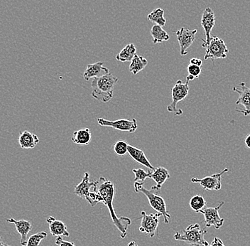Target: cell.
<instances>
[{
    "label": "cell",
    "mask_w": 250,
    "mask_h": 246,
    "mask_svg": "<svg viewBox=\"0 0 250 246\" xmlns=\"http://www.w3.org/2000/svg\"><path fill=\"white\" fill-rule=\"evenodd\" d=\"M8 223L13 224L15 225L16 229L21 236L20 244L22 246H26L28 241V234L32 229V225L31 222L26 220H16L14 218H9L6 219Z\"/></svg>",
    "instance_id": "cell-14"
},
{
    "label": "cell",
    "mask_w": 250,
    "mask_h": 246,
    "mask_svg": "<svg viewBox=\"0 0 250 246\" xmlns=\"http://www.w3.org/2000/svg\"><path fill=\"white\" fill-rule=\"evenodd\" d=\"M134 187L135 192H142V194L146 196L148 203L153 209L155 210L156 211L163 216L164 223H169V219H171V216L167 211V204H166V201L163 197L153 192L152 190H148L146 188L144 187L143 182L134 181Z\"/></svg>",
    "instance_id": "cell-4"
},
{
    "label": "cell",
    "mask_w": 250,
    "mask_h": 246,
    "mask_svg": "<svg viewBox=\"0 0 250 246\" xmlns=\"http://www.w3.org/2000/svg\"><path fill=\"white\" fill-rule=\"evenodd\" d=\"M240 88L233 87L232 90L238 93V99L236 101V105H241L244 109H236L237 112H241L245 116L250 115V88L246 86L245 82L240 83Z\"/></svg>",
    "instance_id": "cell-12"
},
{
    "label": "cell",
    "mask_w": 250,
    "mask_h": 246,
    "mask_svg": "<svg viewBox=\"0 0 250 246\" xmlns=\"http://www.w3.org/2000/svg\"><path fill=\"white\" fill-rule=\"evenodd\" d=\"M95 184L96 181H90V175L88 172H85L81 182L75 187L74 194L80 198L85 200L86 196L89 192H91L90 190L95 186Z\"/></svg>",
    "instance_id": "cell-18"
},
{
    "label": "cell",
    "mask_w": 250,
    "mask_h": 246,
    "mask_svg": "<svg viewBox=\"0 0 250 246\" xmlns=\"http://www.w3.org/2000/svg\"><path fill=\"white\" fill-rule=\"evenodd\" d=\"M187 71L188 75L187 80V81H193L195 78H199L201 71H202V68H201V67H198V66L190 64L188 66Z\"/></svg>",
    "instance_id": "cell-28"
},
{
    "label": "cell",
    "mask_w": 250,
    "mask_h": 246,
    "mask_svg": "<svg viewBox=\"0 0 250 246\" xmlns=\"http://www.w3.org/2000/svg\"><path fill=\"white\" fill-rule=\"evenodd\" d=\"M132 172L134 174V176H135L134 181H140V182H144L146 179L150 178L151 173H152L150 171L146 172V171L141 168L133 169Z\"/></svg>",
    "instance_id": "cell-29"
},
{
    "label": "cell",
    "mask_w": 250,
    "mask_h": 246,
    "mask_svg": "<svg viewBox=\"0 0 250 246\" xmlns=\"http://www.w3.org/2000/svg\"><path fill=\"white\" fill-rule=\"evenodd\" d=\"M147 19L148 21L162 27L167 23V20L164 17V11L162 8L154 9L151 13L148 14Z\"/></svg>",
    "instance_id": "cell-25"
},
{
    "label": "cell",
    "mask_w": 250,
    "mask_h": 246,
    "mask_svg": "<svg viewBox=\"0 0 250 246\" xmlns=\"http://www.w3.org/2000/svg\"><path fill=\"white\" fill-rule=\"evenodd\" d=\"M109 73L108 68L104 67L103 62H99L87 66L83 73V78L85 81H88L91 78H100Z\"/></svg>",
    "instance_id": "cell-16"
},
{
    "label": "cell",
    "mask_w": 250,
    "mask_h": 246,
    "mask_svg": "<svg viewBox=\"0 0 250 246\" xmlns=\"http://www.w3.org/2000/svg\"><path fill=\"white\" fill-rule=\"evenodd\" d=\"M118 80V78L110 73L100 78H93L91 84L93 88L92 96L103 103H107L113 97L114 87Z\"/></svg>",
    "instance_id": "cell-2"
},
{
    "label": "cell",
    "mask_w": 250,
    "mask_h": 246,
    "mask_svg": "<svg viewBox=\"0 0 250 246\" xmlns=\"http://www.w3.org/2000/svg\"><path fill=\"white\" fill-rule=\"evenodd\" d=\"M206 201L201 195L193 196L189 202L190 208L197 214H200V212L206 208Z\"/></svg>",
    "instance_id": "cell-26"
},
{
    "label": "cell",
    "mask_w": 250,
    "mask_h": 246,
    "mask_svg": "<svg viewBox=\"0 0 250 246\" xmlns=\"http://www.w3.org/2000/svg\"><path fill=\"white\" fill-rule=\"evenodd\" d=\"M47 223L49 226L50 232L54 237H69L70 233L68 232V227L63 222L57 220L53 216H48L46 219Z\"/></svg>",
    "instance_id": "cell-15"
},
{
    "label": "cell",
    "mask_w": 250,
    "mask_h": 246,
    "mask_svg": "<svg viewBox=\"0 0 250 246\" xmlns=\"http://www.w3.org/2000/svg\"><path fill=\"white\" fill-rule=\"evenodd\" d=\"M207 233L206 228H201L199 224L195 223L189 225L183 233L176 232L174 239L192 246H208V242L204 239Z\"/></svg>",
    "instance_id": "cell-3"
},
{
    "label": "cell",
    "mask_w": 250,
    "mask_h": 246,
    "mask_svg": "<svg viewBox=\"0 0 250 246\" xmlns=\"http://www.w3.org/2000/svg\"><path fill=\"white\" fill-rule=\"evenodd\" d=\"M48 236L46 232H39L35 234L31 235L28 239L26 246H40L41 243Z\"/></svg>",
    "instance_id": "cell-27"
},
{
    "label": "cell",
    "mask_w": 250,
    "mask_h": 246,
    "mask_svg": "<svg viewBox=\"0 0 250 246\" xmlns=\"http://www.w3.org/2000/svg\"><path fill=\"white\" fill-rule=\"evenodd\" d=\"M201 25L204 29L206 39H202V45H208L211 39V31L213 29L215 24V16L213 10L210 7H207L205 9L201 18Z\"/></svg>",
    "instance_id": "cell-13"
},
{
    "label": "cell",
    "mask_w": 250,
    "mask_h": 246,
    "mask_svg": "<svg viewBox=\"0 0 250 246\" xmlns=\"http://www.w3.org/2000/svg\"><path fill=\"white\" fill-rule=\"evenodd\" d=\"M85 200L90 203L91 206H95L98 203L103 202V198L101 196L95 191L89 192L86 196Z\"/></svg>",
    "instance_id": "cell-31"
},
{
    "label": "cell",
    "mask_w": 250,
    "mask_h": 246,
    "mask_svg": "<svg viewBox=\"0 0 250 246\" xmlns=\"http://www.w3.org/2000/svg\"><path fill=\"white\" fill-rule=\"evenodd\" d=\"M56 244L59 246H76L74 243L71 241H67L62 239V236L56 237Z\"/></svg>",
    "instance_id": "cell-32"
},
{
    "label": "cell",
    "mask_w": 250,
    "mask_h": 246,
    "mask_svg": "<svg viewBox=\"0 0 250 246\" xmlns=\"http://www.w3.org/2000/svg\"><path fill=\"white\" fill-rule=\"evenodd\" d=\"M142 220L140 227L141 233H145L147 234L150 238L154 237L156 232L157 231L159 224V218L162 214H147L145 211L141 212Z\"/></svg>",
    "instance_id": "cell-8"
},
{
    "label": "cell",
    "mask_w": 250,
    "mask_h": 246,
    "mask_svg": "<svg viewBox=\"0 0 250 246\" xmlns=\"http://www.w3.org/2000/svg\"><path fill=\"white\" fill-rule=\"evenodd\" d=\"M208 246H226L223 244V241L221 239H218V238H214L213 241H212L210 244H209Z\"/></svg>",
    "instance_id": "cell-33"
},
{
    "label": "cell",
    "mask_w": 250,
    "mask_h": 246,
    "mask_svg": "<svg viewBox=\"0 0 250 246\" xmlns=\"http://www.w3.org/2000/svg\"><path fill=\"white\" fill-rule=\"evenodd\" d=\"M127 246H138V245H137L135 241H131L130 243H129Z\"/></svg>",
    "instance_id": "cell-37"
},
{
    "label": "cell",
    "mask_w": 250,
    "mask_h": 246,
    "mask_svg": "<svg viewBox=\"0 0 250 246\" xmlns=\"http://www.w3.org/2000/svg\"><path fill=\"white\" fill-rule=\"evenodd\" d=\"M137 52V48L133 44H129L116 56V59L120 62H132Z\"/></svg>",
    "instance_id": "cell-22"
},
{
    "label": "cell",
    "mask_w": 250,
    "mask_h": 246,
    "mask_svg": "<svg viewBox=\"0 0 250 246\" xmlns=\"http://www.w3.org/2000/svg\"><path fill=\"white\" fill-rule=\"evenodd\" d=\"M245 143L248 148L250 149V134H248L245 139Z\"/></svg>",
    "instance_id": "cell-35"
},
{
    "label": "cell",
    "mask_w": 250,
    "mask_h": 246,
    "mask_svg": "<svg viewBox=\"0 0 250 246\" xmlns=\"http://www.w3.org/2000/svg\"><path fill=\"white\" fill-rule=\"evenodd\" d=\"M196 34V29L190 30L186 27H181L179 30L176 31V37L181 48L180 52L181 56H186L188 54V49L194 42Z\"/></svg>",
    "instance_id": "cell-11"
},
{
    "label": "cell",
    "mask_w": 250,
    "mask_h": 246,
    "mask_svg": "<svg viewBox=\"0 0 250 246\" xmlns=\"http://www.w3.org/2000/svg\"><path fill=\"white\" fill-rule=\"evenodd\" d=\"M202 47L206 48L205 60L226 59L229 52V49L223 39L215 36L211 37L210 42L208 45H202Z\"/></svg>",
    "instance_id": "cell-6"
},
{
    "label": "cell",
    "mask_w": 250,
    "mask_h": 246,
    "mask_svg": "<svg viewBox=\"0 0 250 246\" xmlns=\"http://www.w3.org/2000/svg\"><path fill=\"white\" fill-rule=\"evenodd\" d=\"M128 154L129 156L136 161L139 164L145 166L146 168L149 169L150 170H154L155 168L151 165V163L148 161V158L146 157V155L140 149L129 145L128 147Z\"/></svg>",
    "instance_id": "cell-20"
},
{
    "label": "cell",
    "mask_w": 250,
    "mask_h": 246,
    "mask_svg": "<svg viewBox=\"0 0 250 246\" xmlns=\"http://www.w3.org/2000/svg\"><path fill=\"white\" fill-rule=\"evenodd\" d=\"M171 175H170L168 169L164 168L163 167H157L154 170H153L151 173V177L150 179L154 180L155 181L156 185L151 187V190L158 191L161 190L162 186L168 179H170Z\"/></svg>",
    "instance_id": "cell-17"
},
{
    "label": "cell",
    "mask_w": 250,
    "mask_h": 246,
    "mask_svg": "<svg viewBox=\"0 0 250 246\" xmlns=\"http://www.w3.org/2000/svg\"><path fill=\"white\" fill-rule=\"evenodd\" d=\"M128 147L129 145L125 140H118L114 145V152L119 156H124L128 153Z\"/></svg>",
    "instance_id": "cell-30"
},
{
    "label": "cell",
    "mask_w": 250,
    "mask_h": 246,
    "mask_svg": "<svg viewBox=\"0 0 250 246\" xmlns=\"http://www.w3.org/2000/svg\"><path fill=\"white\" fill-rule=\"evenodd\" d=\"M91 139V131L87 128L74 132L71 137L72 142L78 145H88Z\"/></svg>",
    "instance_id": "cell-21"
},
{
    "label": "cell",
    "mask_w": 250,
    "mask_h": 246,
    "mask_svg": "<svg viewBox=\"0 0 250 246\" xmlns=\"http://www.w3.org/2000/svg\"><path fill=\"white\" fill-rule=\"evenodd\" d=\"M150 33H151V37L153 38V43L154 45L169 40L170 37L168 33L164 30L162 26H159V25H154L151 28Z\"/></svg>",
    "instance_id": "cell-23"
},
{
    "label": "cell",
    "mask_w": 250,
    "mask_h": 246,
    "mask_svg": "<svg viewBox=\"0 0 250 246\" xmlns=\"http://www.w3.org/2000/svg\"><path fill=\"white\" fill-rule=\"evenodd\" d=\"M190 64H193V65L198 66V67H201L203 64V62L201 59H198V58H193L190 59Z\"/></svg>",
    "instance_id": "cell-34"
},
{
    "label": "cell",
    "mask_w": 250,
    "mask_h": 246,
    "mask_svg": "<svg viewBox=\"0 0 250 246\" xmlns=\"http://www.w3.org/2000/svg\"><path fill=\"white\" fill-rule=\"evenodd\" d=\"M229 169L226 168L223 169L220 173L214 174L211 176H208L202 179H198L197 177H193L191 181L195 184H199L204 190L207 191H219L222 188V176Z\"/></svg>",
    "instance_id": "cell-9"
},
{
    "label": "cell",
    "mask_w": 250,
    "mask_h": 246,
    "mask_svg": "<svg viewBox=\"0 0 250 246\" xmlns=\"http://www.w3.org/2000/svg\"><path fill=\"white\" fill-rule=\"evenodd\" d=\"M40 142L38 136L30 132L24 131L20 132L19 136V144L22 149L34 148Z\"/></svg>",
    "instance_id": "cell-19"
},
{
    "label": "cell",
    "mask_w": 250,
    "mask_h": 246,
    "mask_svg": "<svg viewBox=\"0 0 250 246\" xmlns=\"http://www.w3.org/2000/svg\"><path fill=\"white\" fill-rule=\"evenodd\" d=\"M148 65V61L143 56L136 54L129 65V71L134 75L138 74Z\"/></svg>",
    "instance_id": "cell-24"
},
{
    "label": "cell",
    "mask_w": 250,
    "mask_h": 246,
    "mask_svg": "<svg viewBox=\"0 0 250 246\" xmlns=\"http://www.w3.org/2000/svg\"><path fill=\"white\" fill-rule=\"evenodd\" d=\"M0 246H10L8 245L7 243L4 241L2 237H1V240H0Z\"/></svg>",
    "instance_id": "cell-36"
},
{
    "label": "cell",
    "mask_w": 250,
    "mask_h": 246,
    "mask_svg": "<svg viewBox=\"0 0 250 246\" xmlns=\"http://www.w3.org/2000/svg\"><path fill=\"white\" fill-rule=\"evenodd\" d=\"M225 202L222 201L216 207L205 208L200 212L204 216V223L206 227L213 226L215 229H220L223 224L225 219L220 217L219 210L224 205Z\"/></svg>",
    "instance_id": "cell-10"
},
{
    "label": "cell",
    "mask_w": 250,
    "mask_h": 246,
    "mask_svg": "<svg viewBox=\"0 0 250 246\" xmlns=\"http://www.w3.org/2000/svg\"><path fill=\"white\" fill-rule=\"evenodd\" d=\"M93 191H95L101 196L103 198V203L108 208L112 223L121 233L122 239H125L127 234V230L129 225L132 224V221L127 217H118L115 212L113 206L114 199L115 196V185L112 181L104 178L100 177L99 179L96 181V184L93 188Z\"/></svg>",
    "instance_id": "cell-1"
},
{
    "label": "cell",
    "mask_w": 250,
    "mask_h": 246,
    "mask_svg": "<svg viewBox=\"0 0 250 246\" xmlns=\"http://www.w3.org/2000/svg\"><path fill=\"white\" fill-rule=\"evenodd\" d=\"M189 81L183 82L181 80H179L176 83L175 86L172 88V101L167 107V111L169 112H173L176 115H181L183 114L181 109H178L177 104L179 102L185 100L188 95L190 88L188 86Z\"/></svg>",
    "instance_id": "cell-5"
},
{
    "label": "cell",
    "mask_w": 250,
    "mask_h": 246,
    "mask_svg": "<svg viewBox=\"0 0 250 246\" xmlns=\"http://www.w3.org/2000/svg\"><path fill=\"white\" fill-rule=\"evenodd\" d=\"M97 121L101 126L109 127L117 131L129 132L130 133H134L138 128L137 120L135 118H132L131 120L120 119V120L112 121V120H106L101 117L98 118Z\"/></svg>",
    "instance_id": "cell-7"
}]
</instances>
